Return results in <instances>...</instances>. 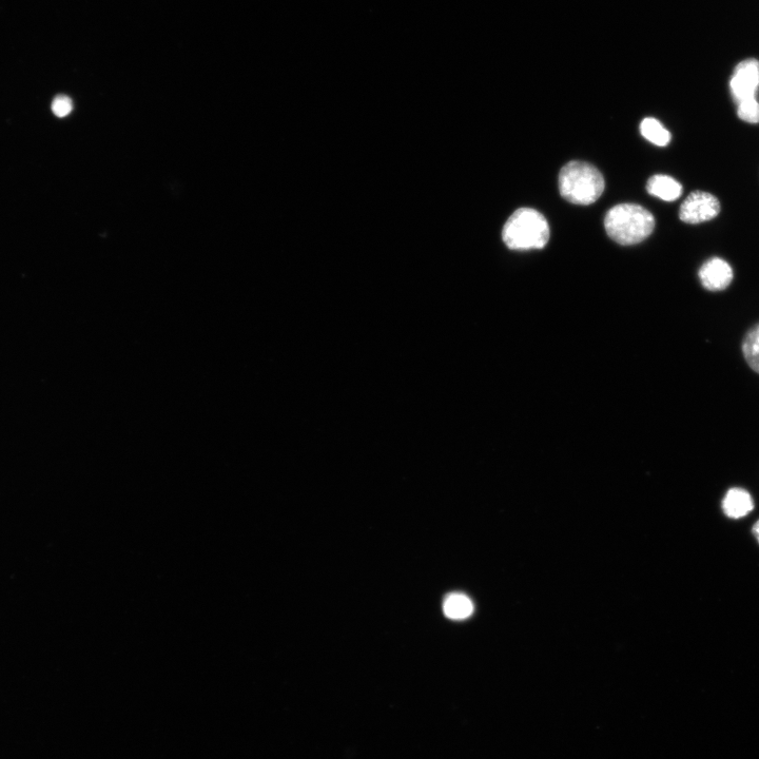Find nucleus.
<instances>
[{
    "label": "nucleus",
    "mask_w": 759,
    "mask_h": 759,
    "mask_svg": "<svg viewBox=\"0 0 759 759\" xmlns=\"http://www.w3.org/2000/svg\"><path fill=\"white\" fill-rule=\"evenodd\" d=\"M605 228L609 237L620 245H636L648 239L655 228L653 214L635 204H620L607 213Z\"/></svg>",
    "instance_id": "f257e3e1"
},
{
    "label": "nucleus",
    "mask_w": 759,
    "mask_h": 759,
    "mask_svg": "<svg viewBox=\"0 0 759 759\" xmlns=\"http://www.w3.org/2000/svg\"><path fill=\"white\" fill-rule=\"evenodd\" d=\"M606 182L601 172L586 162L574 161L564 166L559 173V191L564 200L576 205L595 203Z\"/></svg>",
    "instance_id": "f03ea898"
},
{
    "label": "nucleus",
    "mask_w": 759,
    "mask_h": 759,
    "mask_svg": "<svg viewBox=\"0 0 759 759\" xmlns=\"http://www.w3.org/2000/svg\"><path fill=\"white\" fill-rule=\"evenodd\" d=\"M502 239L512 250L542 249L550 240V226L539 211L520 208L505 223Z\"/></svg>",
    "instance_id": "7ed1b4c3"
},
{
    "label": "nucleus",
    "mask_w": 759,
    "mask_h": 759,
    "mask_svg": "<svg viewBox=\"0 0 759 759\" xmlns=\"http://www.w3.org/2000/svg\"><path fill=\"white\" fill-rule=\"evenodd\" d=\"M729 88L736 105L756 100L759 90V61L747 58L739 63L734 68Z\"/></svg>",
    "instance_id": "20e7f679"
},
{
    "label": "nucleus",
    "mask_w": 759,
    "mask_h": 759,
    "mask_svg": "<svg viewBox=\"0 0 759 759\" xmlns=\"http://www.w3.org/2000/svg\"><path fill=\"white\" fill-rule=\"evenodd\" d=\"M722 210L719 200L712 193L694 191L681 204L679 219L686 224L697 225L712 221Z\"/></svg>",
    "instance_id": "39448f33"
},
{
    "label": "nucleus",
    "mask_w": 759,
    "mask_h": 759,
    "mask_svg": "<svg viewBox=\"0 0 759 759\" xmlns=\"http://www.w3.org/2000/svg\"><path fill=\"white\" fill-rule=\"evenodd\" d=\"M698 277L705 289L712 291V293H718V291L726 290L732 284L734 271L726 260L714 257L700 267Z\"/></svg>",
    "instance_id": "423d86ee"
},
{
    "label": "nucleus",
    "mask_w": 759,
    "mask_h": 759,
    "mask_svg": "<svg viewBox=\"0 0 759 759\" xmlns=\"http://www.w3.org/2000/svg\"><path fill=\"white\" fill-rule=\"evenodd\" d=\"M754 508L755 503L752 495L743 488L730 489L722 501L724 515L732 520L747 517Z\"/></svg>",
    "instance_id": "0eeeda50"
},
{
    "label": "nucleus",
    "mask_w": 759,
    "mask_h": 759,
    "mask_svg": "<svg viewBox=\"0 0 759 759\" xmlns=\"http://www.w3.org/2000/svg\"><path fill=\"white\" fill-rule=\"evenodd\" d=\"M647 190L653 197L665 202H674L683 194V185L669 175L657 174L648 181Z\"/></svg>",
    "instance_id": "6e6552de"
},
{
    "label": "nucleus",
    "mask_w": 759,
    "mask_h": 759,
    "mask_svg": "<svg viewBox=\"0 0 759 759\" xmlns=\"http://www.w3.org/2000/svg\"><path fill=\"white\" fill-rule=\"evenodd\" d=\"M443 611L446 617L463 620L473 614L474 605L469 597L463 594H452L445 599Z\"/></svg>",
    "instance_id": "1a4fd4ad"
},
{
    "label": "nucleus",
    "mask_w": 759,
    "mask_h": 759,
    "mask_svg": "<svg viewBox=\"0 0 759 759\" xmlns=\"http://www.w3.org/2000/svg\"><path fill=\"white\" fill-rule=\"evenodd\" d=\"M640 132L644 138L658 147L669 145L672 135L663 124L653 118H647L640 125Z\"/></svg>",
    "instance_id": "9d476101"
},
{
    "label": "nucleus",
    "mask_w": 759,
    "mask_h": 759,
    "mask_svg": "<svg viewBox=\"0 0 759 759\" xmlns=\"http://www.w3.org/2000/svg\"><path fill=\"white\" fill-rule=\"evenodd\" d=\"M742 350L749 367L759 375V323L748 330L742 343Z\"/></svg>",
    "instance_id": "9b49d317"
},
{
    "label": "nucleus",
    "mask_w": 759,
    "mask_h": 759,
    "mask_svg": "<svg viewBox=\"0 0 759 759\" xmlns=\"http://www.w3.org/2000/svg\"><path fill=\"white\" fill-rule=\"evenodd\" d=\"M739 120L748 124H759V103L757 100L744 102L737 105Z\"/></svg>",
    "instance_id": "f8f14e48"
},
{
    "label": "nucleus",
    "mask_w": 759,
    "mask_h": 759,
    "mask_svg": "<svg viewBox=\"0 0 759 759\" xmlns=\"http://www.w3.org/2000/svg\"><path fill=\"white\" fill-rule=\"evenodd\" d=\"M73 110V103L70 97L58 95L52 103V112L57 118H66Z\"/></svg>",
    "instance_id": "ddd939ff"
},
{
    "label": "nucleus",
    "mask_w": 759,
    "mask_h": 759,
    "mask_svg": "<svg viewBox=\"0 0 759 759\" xmlns=\"http://www.w3.org/2000/svg\"><path fill=\"white\" fill-rule=\"evenodd\" d=\"M751 533L753 537L755 538V540L757 541V543L759 544V519L753 524Z\"/></svg>",
    "instance_id": "4468645a"
}]
</instances>
